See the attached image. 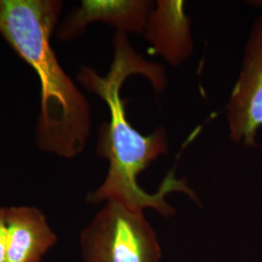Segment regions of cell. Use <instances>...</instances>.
<instances>
[{"instance_id":"6da1fadb","label":"cell","mask_w":262,"mask_h":262,"mask_svg":"<svg viewBox=\"0 0 262 262\" xmlns=\"http://www.w3.org/2000/svg\"><path fill=\"white\" fill-rule=\"evenodd\" d=\"M112 43V63L105 75L90 66H82L77 74L78 82L101 98L110 114L109 121L99 127L96 146L97 155L109 163L108 172L102 184L88 194L86 201L93 204L116 201L141 210L152 209L165 217L173 216L176 210L166 201V196L183 192L197 200L195 191L186 179L176 177L175 170L169 172L156 192L141 187L138 176L152 161L167 154L168 135L163 126L149 135L136 130L127 119L126 104L122 97V85L134 75L149 80L157 93L163 92L168 82L165 67L139 55L126 33L117 31Z\"/></svg>"},{"instance_id":"7a4b0ae2","label":"cell","mask_w":262,"mask_h":262,"mask_svg":"<svg viewBox=\"0 0 262 262\" xmlns=\"http://www.w3.org/2000/svg\"><path fill=\"white\" fill-rule=\"evenodd\" d=\"M62 7L58 0H0V34L39 79L38 148L70 159L85 149L92 119L86 97L59 64L51 45Z\"/></svg>"},{"instance_id":"3957f363","label":"cell","mask_w":262,"mask_h":262,"mask_svg":"<svg viewBox=\"0 0 262 262\" xmlns=\"http://www.w3.org/2000/svg\"><path fill=\"white\" fill-rule=\"evenodd\" d=\"M83 262H160L156 230L144 210L116 201L104 203L80 234Z\"/></svg>"},{"instance_id":"277c9868","label":"cell","mask_w":262,"mask_h":262,"mask_svg":"<svg viewBox=\"0 0 262 262\" xmlns=\"http://www.w3.org/2000/svg\"><path fill=\"white\" fill-rule=\"evenodd\" d=\"M225 111L230 139L245 147L257 146L262 128V14L247 38L241 70Z\"/></svg>"},{"instance_id":"5b68a950","label":"cell","mask_w":262,"mask_h":262,"mask_svg":"<svg viewBox=\"0 0 262 262\" xmlns=\"http://www.w3.org/2000/svg\"><path fill=\"white\" fill-rule=\"evenodd\" d=\"M154 5L150 0H83L57 28L56 38L75 40L95 23H103L126 34H143Z\"/></svg>"},{"instance_id":"8992f818","label":"cell","mask_w":262,"mask_h":262,"mask_svg":"<svg viewBox=\"0 0 262 262\" xmlns=\"http://www.w3.org/2000/svg\"><path fill=\"white\" fill-rule=\"evenodd\" d=\"M185 7L182 0H158L143 32L152 53L174 67L185 63L193 52L191 19Z\"/></svg>"},{"instance_id":"52a82bcc","label":"cell","mask_w":262,"mask_h":262,"mask_svg":"<svg viewBox=\"0 0 262 262\" xmlns=\"http://www.w3.org/2000/svg\"><path fill=\"white\" fill-rule=\"evenodd\" d=\"M6 262H41L57 243V235L37 207H6Z\"/></svg>"},{"instance_id":"ba28073f","label":"cell","mask_w":262,"mask_h":262,"mask_svg":"<svg viewBox=\"0 0 262 262\" xmlns=\"http://www.w3.org/2000/svg\"><path fill=\"white\" fill-rule=\"evenodd\" d=\"M6 254H7L6 207H0V262H6Z\"/></svg>"}]
</instances>
